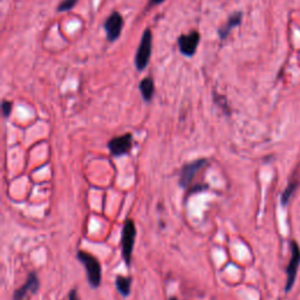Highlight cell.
Segmentation results:
<instances>
[{
	"label": "cell",
	"instance_id": "obj_13",
	"mask_svg": "<svg viewBox=\"0 0 300 300\" xmlns=\"http://www.w3.org/2000/svg\"><path fill=\"white\" fill-rule=\"evenodd\" d=\"M78 0H63L59 4V6L56 7L58 12H66V11H71L73 7L77 5Z\"/></svg>",
	"mask_w": 300,
	"mask_h": 300
},
{
	"label": "cell",
	"instance_id": "obj_16",
	"mask_svg": "<svg viewBox=\"0 0 300 300\" xmlns=\"http://www.w3.org/2000/svg\"><path fill=\"white\" fill-rule=\"evenodd\" d=\"M70 300H80L78 297V293H77V290H73L70 293Z\"/></svg>",
	"mask_w": 300,
	"mask_h": 300
},
{
	"label": "cell",
	"instance_id": "obj_4",
	"mask_svg": "<svg viewBox=\"0 0 300 300\" xmlns=\"http://www.w3.org/2000/svg\"><path fill=\"white\" fill-rule=\"evenodd\" d=\"M292 257L290 261H288V265L286 268V286H285V290L290 291L292 286H293L295 283V278H297L298 273V268L300 265V248L297 242H292Z\"/></svg>",
	"mask_w": 300,
	"mask_h": 300
},
{
	"label": "cell",
	"instance_id": "obj_10",
	"mask_svg": "<svg viewBox=\"0 0 300 300\" xmlns=\"http://www.w3.org/2000/svg\"><path fill=\"white\" fill-rule=\"evenodd\" d=\"M242 17H243L242 12H236V13H234L232 16H231L229 19H227L226 24L224 26H222V27L219 28V31H218L219 38H221L222 40L226 39L227 36H229V33L232 31V28L237 27L238 25H241Z\"/></svg>",
	"mask_w": 300,
	"mask_h": 300
},
{
	"label": "cell",
	"instance_id": "obj_7",
	"mask_svg": "<svg viewBox=\"0 0 300 300\" xmlns=\"http://www.w3.org/2000/svg\"><path fill=\"white\" fill-rule=\"evenodd\" d=\"M132 146V135L126 134L119 138H115L109 141L108 148L113 156H120V155L127 154L131 149Z\"/></svg>",
	"mask_w": 300,
	"mask_h": 300
},
{
	"label": "cell",
	"instance_id": "obj_12",
	"mask_svg": "<svg viewBox=\"0 0 300 300\" xmlns=\"http://www.w3.org/2000/svg\"><path fill=\"white\" fill-rule=\"evenodd\" d=\"M130 284H131V278H128V277L123 276H117L116 278V287L119 292L124 297L130 293Z\"/></svg>",
	"mask_w": 300,
	"mask_h": 300
},
{
	"label": "cell",
	"instance_id": "obj_2",
	"mask_svg": "<svg viewBox=\"0 0 300 300\" xmlns=\"http://www.w3.org/2000/svg\"><path fill=\"white\" fill-rule=\"evenodd\" d=\"M78 258L83 264V266L86 268L89 284L92 285V287H97L101 283V266L98 260L94 256H92V254L85 251H79Z\"/></svg>",
	"mask_w": 300,
	"mask_h": 300
},
{
	"label": "cell",
	"instance_id": "obj_11",
	"mask_svg": "<svg viewBox=\"0 0 300 300\" xmlns=\"http://www.w3.org/2000/svg\"><path fill=\"white\" fill-rule=\"evenodd\" d=\"M140 90H141L142 97L144 101H150L154 96L155 92V86H154V80L153 78L148 77L144 78L141 82H140Z\"/></svg>",
	"mask_w": 300,
	"mask_h": 300
},
{
	"label": "cell",
	"instance_id": "obj_9",
	"mask_svg": "<svg viewBox=\"0 0 300 300\" xmlns=\"http://www.w3.org/2000/svg\"><path fill=\"white\" fill-rule=\"evenodd\" d=\"M39 288V279L34 272L29 273L26 283L16 291L14 300H24L28 294H34Z\"/></svg>",
	"mask_w": 300,
	"mask_h": 300
},
{
	"label": "cell",
	"instance_id": "obj_5",
	"mask_svg": "<svg viewBox=\"0 0 300 300\" xmlns=\"http://www.w3.org/2000/svg\"><path fill=\"white\" fill-rule=\"evenodd\" d=\"M123 18L119 12H113L107 18V20L104 24V29L107 34V39L111 43H114L119 39L123 28Z\"/></svg>",
	"mask_w": 300,
	"mask_h": 300
},
{
	"label": "cell",
	"instance_id": "obj_14",
	"mask_svg": "<svg viewBox=\"0 0 300 300\" xmlns=\"http://www.w3.org/2000/svg\"><path fill=\"white\" fill-rule=\"evenodd\" d=\"M2 109H3L4 116L9 117L11 115V112H12V102L4 100L2 104Z\"/></svg>",
	"mask_w": 300,
	"mask_h": 300
},
{
	"label": "cell",
	"instance_id": "obj_8",
	"mask_svg": "<svg viewBox=\"0 0 300 300\" xmlns=\"http://www.w3.org/2000/svg\"><path fill=\"white\" fill-rule=\"evenodd\" d=\"M207 163H208L207 159L201 158L185 164L181 172V177H180L181 187H187V185H189L190 182H191L193 180V177L196 176V174L198 173L199 170L207 164Z\"/></svg>",
	"mask_w": 300,
	"mask_h": 300
},
{
	"label": "cell",
	"instance_id": "obj_1",
	"mask_svg": "<svg viewBox=\"0 0 300 300\" xmlns=\"http://www.w3.org/2000/svg\"><path fill=\"white\" fill-rule=\"evenodd\" d=\"M151 51H153V32L147 28L143 32L141 41H140L138 52L135 55V66L138 71H144L149 63Z\"/></svg>",
	"mask_w": 300,
	"mask_h": 300
},
{
	"label": "cell",
	"instance_id": "obj_3",
	"mask_svg": "<svg viewBox=\"0 0 300 300\" xmlns=\"http://www.w3.org/2000/svg\"><path fill=\"white\" fill-rule=\"evenodd\" d=\"M136 237V227L132 219H127L123 224L122 229V239H121V246H122V257L126 264L129 265L131 261L132 248L135 244Z\"/></svg>",
	"mask_w": 300,
	"mask_h": 300
},
{
	"label": "cell",
	"instance_id": "obj_17",
	"mask_svg": "<svg viewBox=\"0 0 300 300\" xmlns=\"http://www.w3.org/2000/svg\"><path fill=\"white\" fill-rule=\"evenodd\" d=\"M169 300H177V299H176V298H170Z\"/></svg>",
	"mask_w": 300,
	"mask_h": 300
},
{
	"label": "cell",
	"instance_id": "obj_15",
	"mask_svg": "<svg viewBox=\"0 0 300 300\" xmlns=\"http://www.w3.org/2000/svg\"><path fill=\"white\" fill-rule=\"evenodd\" d=\"M165 0H149V6H156V5H159V4L164 3Z\"/></svg>",
	"mask_w": 300,
	"mask_h": 300
},
{
	"label": "cell",
	"instance_id": "obj_6",
	"mask_svg": "<svg viewBox=\"0 0 300 300\" xmlns=\"http://www.w3.org/2000/svg\"><path fill=\"white\" fill-rule=\"evenodd\" d=\"M201 36L198 32L192 31L189 34H183L178 38L177 44H178V49L182 54L185 56H192L195 55L197 51V47L199 45Z\"/></svg>",
	"mask_w": 300,
	"mask_h": 300
}]
</instances>
